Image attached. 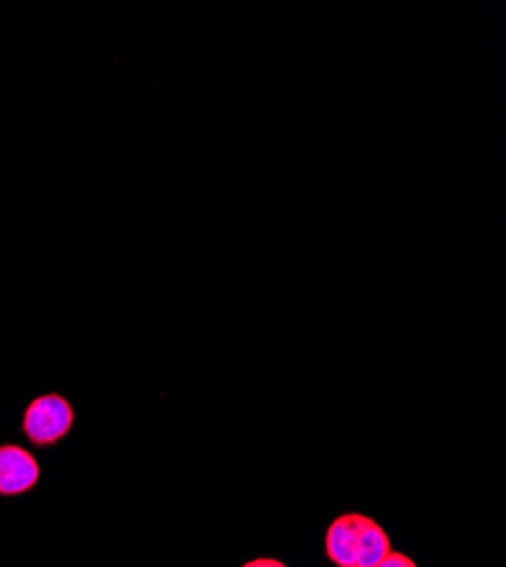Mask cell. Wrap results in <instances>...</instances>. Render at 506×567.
I'll return each mask as SVG.
<instances>
[{
  "instance_id": "6da1fadb",
  "label": "cell",
  "mask_w": 506,
  "mask_h": 567,
  "mask_svg": "<svg viewBox=\"0 0 506 567\" xmlns=\"http://www.w3.org/2000/svg\"><path fill=\"white\" fill-rule=\"evenodd\" d=\"M393 551L380 523L361 513H343L326 534V554L339 567H375Z\"/></svg>"
},
{
  "instance_id": "7a4b0ae2",
  "label": "cell",
  "mask_w": 506,
  "mask_h": 567,
  "mask_svg": "<svg viewBox=\"0 0 506 567\" xmlns=\"http://www.w3.org/2000/svg\"><path fill=\"white\" fill-rule=\"evenodd\" d=\"M75 424V411L64 395L49 393L32 400L23 413L21 430L34 447L62 443Z\"/></svg>"
},
{
  "instance_id": "3957f363",
  "label": "cell",
  "mask_w": 506,
  "mask_h": 567,
  "mask_svg": "<svg viewBox=\"0 0 506 567\" xmlns=\"http://www.w3.org/2000/svg\"><path fill=\"white\" fill-rule=\"evenodd\" d=\"M41 480L37 456L21 445H0V495L19 497L30 493Z\"/></svg>"
},
{
  "instance_id": "277c9868",
  "label": "cell",
  "mask_w": 506,
  "mask_h": 567,
  "mask_svg": "<svg viewBox=\"0 0 506 567\" xmlns=\"http://www.w3.org/2000/svg\"><path fill=\"white\" fill-rule=\"evenodd\" d=\"M375 567H419L416 563H413L409 556H404V554H400V551H391L380 565H375Z\"/></svg>"
},
{
  "instance_id": "5b68a950",
  "label": "cell",
  "mask_w": 506,
  "mask_h": 567,
  "mask_svg": "<svg viewBox=\"0 0 506 567\" xmlns=\"http://www.w3.org/2000/svg\"><path fill=\"white\" fill-rule=\"evenodd\" d=\"M244 567H287L282 560H275V558H257L246 563Z\"/></svg>"
}]
</instances>
